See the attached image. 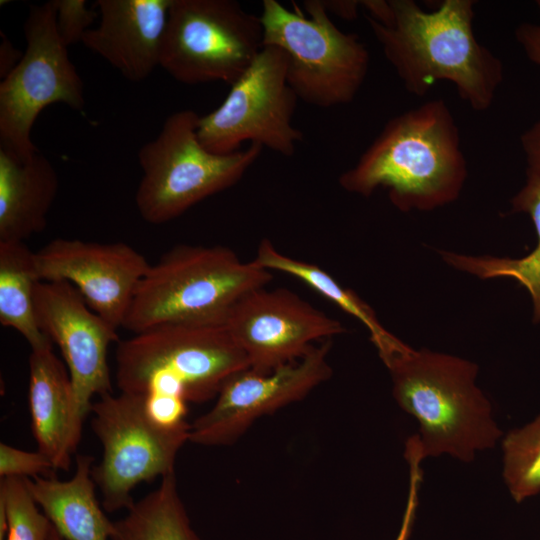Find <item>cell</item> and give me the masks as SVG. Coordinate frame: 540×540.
Wrapping results in <instances>:
<instances>
[{
  "label": "cell",
  "instance_id": "obj_1",
  "mask_svg": "<svg viewBox=\"0 0 540 540\" xmlns=\"http://www.w3.org/2000/svg\"><path fill=\"white\" fill-rule=\"evenodd\" d=\"M120 392L143 399L157 425L186 423L189 402L215 398L249 362L223 323H167L119 340L115 351Z\"/></svg>",
  "mask_w": 540,
  "mask_h": 540
},
{
  "label": "cell",
  "instance_id": "obj_2",
  "mask_svg": "<svg viewBox=\"0 0 540 540\" xmlns=\"http://www.w3.org/2000/svg\"><path fill=\"white\" fill-rule=\"evenodd\" d=\"M392 22L366 15L375 38L409 93L424 96L438 81L452 83L473 110L492 105L503 81L502 61L474 34L475 2L444 0L425 11L412 0H389Z\"/></svg>",
  "mask_w": 540,
  "mask_h": 540
},
{
  "label": "cell",
  "instance_id": "obj_3",
  "mask_svg": "<svg viewBox=\"0 0 540 540\" xmlns=\"http://www.w3.org/2000/svg\"><path fill=\"white\" fill-rule=\"evenodd\" d=\"M466 178L458 126L447 104L434 99L390 119L339 184L364 197L385 187L392 204L409 212L455 201Z\"/></svg>",
  "mask_w": 540,
  "mask_h": 540
},
{
  "label": "cell",
  "instance_id": "obj_4",
  "mask_svg": "<svg viewBox=\"0 0 540 540\" xmlns=\"http://www.w3.org/2000/svg\"><path fill=\"white\" fill-rule=\"evenodd\" d=\"M380 358L395 401L419 425L415 435L424 459L448 455L470 463L501 441L492 404L476 384L477 364L405 343Z\"/></svg>",
  "mask_w": 540,
  "mask_h": 540
},
{
  "label": "cell",
  "instance_id": "obj_5",
  "mask_svg": "<svg viewBox=\"0 0 540 540\" xmlns=\"http://www.w3.org/2000/svg\"><path fill=\"white\" fill-rule=\"evenodd\" d=\"M272 278L227 247L177 245L150 264L122 327L136 334L167 323H223L241 297Z\"/></svg>",
  "mask_w": 540,
  "mask_h": 540
},
{
  "label": "cell",
  "instance_id": "obj_6",
  "mask_svg": "<svg viewBox=\"0 0 540 540\" xmlns=\"http://www.w3.org/2000/svg\"><path fill=\"white\" fill-rule=\"evenodd\" d=\"M200 116L184 109L169 115L159 134L138 151L143 176L135 202L141 217L163 224L198 202L235 185L260 156L256 143L230 154H214L200 143Z\"/></svg>",
  "mask_w": 540,
  "mask_h": 540
},
{
  "label": "cell",
  "instance_id": "obj_7",
  "mask_svg": "<svg viewBox=\"0 0 540 540\" xmlns=\"http://www.w3.org/2000/svg\"><path fill=\"white\" fill-rule=\"evenodd\" d=\"M304 7L308 18L263 0V46L286 54L287 82L298 98L321 108L347 104L367 76L369 52L356 34L334 24L323 1L307 0Z\"/></svg>",
  "mask_w": 540,
  "mask_h": 540
},
{
  "label": "cell",
  "instance_id": "obj_8",
  "mask_svg": "<svg viewBox=\"0 0 540 540\" xmlns=\"http://www.w3.org/2000/svg\"><path fill=\"white\" fill-rule=\"evenodd\" d=\"M263 48L260 17L234 0H172L160 66L179 82H236Z\"/></svg>",
  "mask_w": 540,
  "mask_h": 540
},
{
  "label": "cell",
  "instance_id": "obj_9",
  "mask_svg": "<svg viewBox=\"0 0 540 540\" xmlns=\"http://www.w3.org/2000/svg\"><path fill=\"white\" fill-rule=\"evenodd\" d=\"M26 49L0 83V149L20 161L38 149L31 130L40 112L54 103L84 108L83 82L56 28L54 0L31 5L24 24Z\"/></svg>",
  "mask_w": 540,
  "mask_h": 540
},
{
  "label": "cell",
  "instance_id": "obj_10",
  "mask_svg": "<svg viewBox=\"0 0 540 540\" xmlns=\"http://www.w3.org/2000/svg\"><path fill=\"white\" fill-rule=\"evenodd\" d=\"M90 413L91 428L103 447L102 459L91 471L102 506L110 513L128 510L138 484L174 471L176 456L189 441L190 423L159 426L148 416L141 397L122 392L99 396Z\"/></svg>",
  "mask_w": 540,
  "mask_h": 540
},
{
  "label": "cell",
  "instance_id": "obj_11",
  "mask_svg": "<svg viewBox=\"0 0 540 540\" xmlns=\"http://www.w3.org/2000/svg\"><path fill=\"white\" fill-rule=\"evenodd\" d=\"M287 56L263 46L246 72L215 110L200 116L197 135L208 151L224 155L250 141L290 157L303 140L292 124L297 95L286 77Z\"/></svg>",
  "mask_w": 540,
  "mask_h": 540
},
{
  "label": "cell",
  "instance_id": "obj_12",
  "mask_svg": "<svg viewBox=\"0 0 540 540\" xmlns=\"http://www.w3.org/2000/svg\"><path fill=\"white\" fill-rule=\"evenodd\" d=\"M331 346L332 339L325 340L301 358L271 371L247 368L230 376L213 407L190 424L189 442L231 445L262 416L303 399L331 377Z\"/></svg>",
  "mask_w": 540,
  "mask_h": 540
},
{
  "label": "cell",
  "instance_id": "obj_13",
  "mask_svg": "<svg viewBox=\"0 0 540 540\" xmlns=\"http://www.w3.org/2000/svg\"><path fill=\"white\" fill-rule=\"evenodd\" d=\"M223 324L245 353L249 368L268 372L304 356L316 343L343 334V324L294 292L253 290L241 297Z\"/></svg>",
  "mask_w": 540,
  "mask_h": 540
},
{
  "label": "cell",
  "instance_id": "obj_14",
  "mask_svg": "<svg viewBox=\"0 0 540 540\" xmlns=\"http://www.w3.org/2000/svg\"><path fill=\"white\" fill-rule=\"evenodd\" d=\"M34 302L38 325L60 348L78 411L85 419L93 397L112 393L108 349L119 341L118 329L96 314L66 281L38 282Z\"/></svg>",
  "mask_w": 540,
  "mask_h": 540
},
{
  "label": "cell",
  "instance_id": "obj_15",
  "mask_svg": "<svg viewBox=\"0 0 540 540\" xmlns=\"http://www.w3.org/2000/svg\"><path fill=\"white\" fill-rule=\"evenodd\" d=\"M40 281H66L116 329L122 327L139 282L150 267L124 242L56 238L35 252Z\"/></svg>",
  "mask_w": 540,
  "mask_h": 540
},
{
  "label": "cell",
  "instance_id": "obj_16",
  "mask_svg": "<svg viewBox=\"0 0 540 540\" xmlns=\"http://www.w3.org/2000/svg\"><path fill=\"white\" fill-rule=\"evenodd\" d=\"M172 0H97L99 25L81 43L139 82L160 66L163 38Z\"/></svg>",
  "mask_w": 540,
  "mask_h": 540
},
{
  "label": "cell",
  "instance_id": "obj_17",
  "mask_svg": "<svg viewBox=\"0 0 540 540\" xmlns=\"http://www.w3.org/2000/svg\"><path fill=\"white\" fill-rule=\"evenodd\" d=\"M29 410L38 451L55 470L69 471L81 439L80 415L66 365L52 343L31 349L29 356Z\"/></svg>",
  "mask_w": 540,
  "mask_h": 540
},
{
  "label": "cell",
  "instance_id": "obj_18",
  "mask_svg": "<svg viewBox=\"0 0 540 540\" xmlns=\"http://www.w3.org/2000/svg\"><path fill=\"white\" fill-rule=\"evenodd\" d=\"M59 181L40 152L20 161L0 149V242H24L46 228Z\"/></svg>",
  "mask_w": 540,
  "mask_h": 540
},
{
  "label": "cell",
  "instance_id": "obj_19",
  "mask_svg": "<svg viewBox=\"0 0 540 540\" xmlns=\"http://www.w3.org/2000/svg\"><path fill=\"white\" fill-rule=\"evenodd\" d=\"M94 458L76 456V469L66 481L50 476L27 478V486L56 531L66 540H111L114 522L101 509L91 471Z\"/></svg>",
  "mask_w": 540,
  "mask_h": 540
},
{
  "label": "cell",
  "instance_id": "obj_20",
  "mask_svg": "<svg viewBox=\"0 0 540 540\" xmlns=\"http://www.w3.org/2000/svg\"><path fill=\"white\" fill-rule=\"evenodd\" d=\"M524 186L513 197V212L530 216L537 235L535 248L526 256L499 258L440 252L442 259L453 268L480 279L512 278L529 292L533 304V320L540 324V172L527 170Z\"/></svg>",
  "mask_w": 540,
  "mask_h": 540
},
{
  "label": "cell",
  "instance_id": "obj_21",
  "mask_svg": "<svg viewBox=\"0 0 540 540\" xmlns=\"http://www.w3.org/2000/svg\"><path fill=\"white\" fill-rule=\"evenodd\" d=\"M38 282L35 252L25 242H0V323L22 335L31 349L52 343L36 318Z\"/></svg>",
  "mask_w": 540,
  "mask_h": 540
},
{
  "label": "cell",
  "instance_id": "obj_22",
  "mask_svg": "<svg viewBox=\"0 0 540 540\" xmlns=\"http://www.w3.org/2000/svg\"><path fill=\"white\" fill-rule=\"evenodd\" d=\"M253 261L268 271H279L301 280L358 319L368 329L370 339L379 355L403 343L383 327L374 310L364 300L339 284L319 266L281 253L268 239L261 241Z\"/></svg>",
  "mask_w": 540,
  "mask_h": 540
},
{
  "label": "cell",
  "instance_id": "obj_23",
  "mask_svg": "<svg viewBox=\"0 0 540 540\" xmlns=\"http://www.w3.org/2000/svg\"><path fill=\"white\" fill-rule=\"evenodd\" d=\"M111 540H200L179 495L175 471L114 522Z\"/></svg>",
  "mask_w": 540,
  "mask_h": 540
},
{
  "label": "cell",
  "instance_id": "obj_24",
  "mask_svg": "<svg viewBox=\"0 0 540 540\" xmlns=\"http://www.w3.org/2000/svg\"><path fill=\"white\" fill-rule=\"evenodd\" d=\"M502 476L516 503L540 493V414L501 439Z\"/></svg>",
  "mask_w": 540,
  "mask_h": 540
},
{
  "label": "cell",
  "instance_id": "obj_25",
  "mask_svg": "<svg viewBox=\"0 0 540 540\" xmlns=\"http://www.w3.org/2000/svg\"><path fill=\"white\" fill-rule=\"evenodd\" d=\"M27 478L0 480V506L5 510V540H48L52 524L33 498Z\"/></svg>",
  "mask_w": 540,
  "mask_h": 540
},
{
  "label": "cell",
  "instance_id": "obj_26",
  "mask_svg": "<svg viewBox=\"0 0 540 540\" xmlns=\"http://www.w3.org/2000/svg\"><path fill=\"white\" fill-rule=\"evenodd\" d=\"M55 468L52 461L40 451H25L0 443V476L35 478L50 476Z\"/></svg>",
  "mask_w": 540,
  "mask_h": 540
},
{
  "label": "cell",
  "instance_id": "obj_27",
  "mask_svg": "<svg viewBox=\"0 0 540 540\" xmlns=\"http://www.w3.org/2000/svg\"><path fill=\"white\" fill-rule=\"evenodd\" d=\"M54 3L56 28L64 45L81 42L98 17V11L89 9L85 0H54Z\"/></svg>",
  "mask_w": 540,
  "mask_h": 540
},
{
  "label": "cell",
  "instance_id": "obj_28",
  "mask_svg": "<svg viewBox=\"0 0 540 540\" xmlns=\"http://www.w3.org/2000/svg\"><path fill=\"white\" fill-rule=\"evenodd\" d=\"M405 458L409 466V489L407 501L395 540H410L419 505V490L422 482L421 462L424 460L414 443L405 446Z\"/></svg>",
  "mask_w": 540,
  "mask_h": 540
},
{
  "label": "cell",
  "instance_id": "obj_29",
  "mask_svg": "<svg viewBox=\"0 0 540 540\" xmlns=\"http://www.w3.org/2000/svg\"><path fill=\"white\" fill-rule=\"evenodd\" d=\"M515 37L528 58L540 66V25L523 23L516 28Z\"/></svg>",
  "mask_w": 540,
  "mask_h": 540
},
{
  "label": "cell",
  "instance_id": "obj_30",
  "mask_svg": "<svg viewBox=\"0 0 540 540\" xmlns=\"http://www.w3.org/2000/svg\"><path fill=\"white\" fill-rule=\"evenodd\" d=\"M527 170L540 172V119L521 136Z\"/></svg>",
  "mask_w": 540,
  "mask_h": 540
},
{
  "label": "cell",
  "instance_id": "obj_31",
  "mask_svg": "<svg viewBox=\"0 0 540 540\" xmlns=\"http://www.w3.org/2000/svg\"><path fill=\"white\" fill-rule=\"evenodd\" d=\"M0 76L5 78L20 62L23 53L16 49L6 35L1 32Z\"/></svg>",
  "mask_w": 540,
  "mask_h": 540
},
{
  "label": "cell",
  "instance_id": "obj_32",
  "mask_svg": "<svg viewBox=\"0 0 540 540\" xmlns=\"http://www.w3.org/2000/svg\"><path fill=\"white\" fill-rule=\"evenodd\" d=\"M326 10L347 20L355 19L360 1H323Z\"/></svg>",
  "mask_w": 540,
  "mask_h": 540
},
{
  "label": "cell",
  "instance_id": "obj_33",
  "mask_svg": "<svg viewBox=\"0 0 540 540\" xmlns=\"http://www.w3.org/2000/svg\"><path fill=\"white\" fill-rule=\"evenodd\" d=\"M48 540H66L63 538L56 529L52 526Z\"/></svg>",
  "mask_w": 540,
  "mask_h": 540
},
{
  "label": "cell",
  "instance_id": "obj_34",
  "mask_svg": "<svg viewBox=\"0 0 540 540\" xmlns=\"http://www.w3.org/2000/svg\"><path fill=\"white\" fill-rule=\"evenodd\" d=\"M536 4H537V6H538V8L540 10V0L536 1Z\"/></svg>",
  "mask_w": 540,
  "mask_h": 540
}]
</instances>
